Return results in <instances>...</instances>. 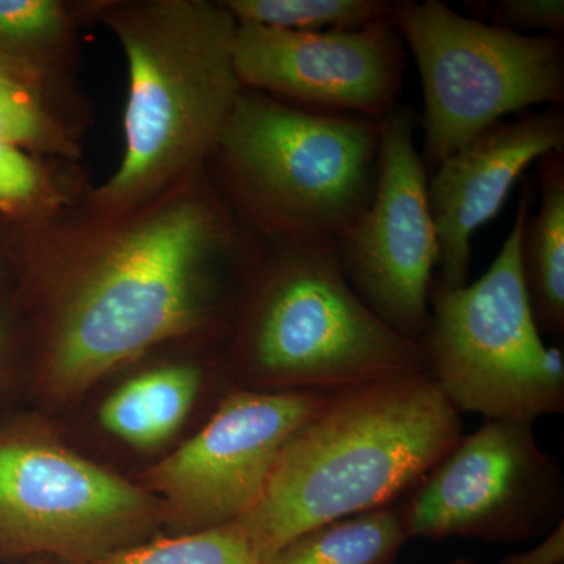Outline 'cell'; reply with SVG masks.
Segmentation results:
<instances>
[{
  "label": "cell",
  "mask_w": 564,
  "mask_h": 564,
  "mask_svg": "<svg viewBox=\"0 0 564 564\" xmlns=\"http://www.w3.org/2000/svg\"><path fill=\"white\" fill-rule=\"evenodd\" d=\"M110 229L63 285L43 384L54 397L87 391L155 345L203 325L217 265L256 239L210 184L162 196Z\"/></svg>",
  "instance_id": "1"
},
{
  "label": "cell",
  "mask_w": 564,
  "mask_h": 564,
  "mask_svg": "<svg viewBox=\"0 0 564 564\" xmlns=\"http://www.w3.org/2000/svg\"><path fill=\"white\" fill-rule=\"evenodd\" d=\"M462 436L426 375L339 393L292 434L237 522L263 564L314 527L392 507Z\"/></svg>",
  "instance_id": "2"
},
{
  "label": "cell",
  "mask_w": 564,
  "mask_h": 564,
  "mask_svg": "<svg viewBox=\"0 0 564 564\" xmlns=\"http://www.w3.org/2000/svg\"><path fill=\"white\" fill-rule=\"evenodd\" d=\"M129 66L124 154L96 193L128 215L191 180L217 147L242 91L234 65L237 22L221 2L161 0L107 17Z\"/></svg>",
  "instance_id": "3"
},
{
  "label": "cell",
  "mask_w": 564,
  "mask_h": 564,
  "mask_svg": "<svg viewBox=\"0 0 564 564\" xmlns=\"http://www.w3.org/2000/svg\"><path fill=\"white\" fill-rule=\"evenodd\" d=\"M237 361L250 391L339 393L426 375L421 345L352 292L334 242L263 239L251 259Z\"/></svg>",
  "instance_id": "4"
},
{
  "label": "cell",
  "mask_w": 564,
  "mask_h": 564,
  "mask_svg": "<svg viewBox=\"0 0 564 564\" xmlns=\"http://www.w3.org/2000/svg\"><path fill=\"white\" fill-rule=\"evenodd\" d=\"M381 121L296 109L242 88L210 158L263 239L336 242L373 198Z\"/></svg>",
  "instance_id": "5"
},
{
  "label": "cell",
  "mask_w": 564,
  "mask_h": 564,
  "mask_svg": "<svg viewBox=\"0 0 564 564\" xmlns=\"http://www.w3.org/2000/svg\"><path fill=\"white\" fill-rule=\"evenodd\" d=\"M532 195L524 187L513 228L480 280L447 288L434 274L421 347L430 380L456 413L529 422L564 413V352L544 343L522 278Z\"/></svg>",
  "instance_id": "6"
},
{
  "label": "cell",
  "mask_w": 564,
  "mask_h": 564,
  "mask_svg": "<svg viewBox=\"0 0 564 564\" xmlns=\"http://www.w3.org/2000/svg\"><path fill=\"white\" fill-rule=\"evenodd\" d=\"M391 20L421 76L426 173L510 115L564 106V36L527 35L440 0H395Z\"/></svg>",
  "instance_id": "7"
},
{
  "label": "cell",
  "mask_w": 564,
  "mask_h": 564,
  "mask_svg": "<svg viewBox=\"0 0 564 564\" xmlns=\"http://www.w3.org/2000/svg\"><path fill=\"white\" fill-rule=\"evenodd\" d=\"M161 502L82 458L41 426L0 429V558L91 564L137 544Z\"/></svg>",
  "instance_id": "8"
},
{
  "label": "cell",
  "mask_w": 564,
  "mask_h": 564,
  "mask_svg": "<svg viewBox=\"0 0 564 564\" xmlns=\"http://www.w3.org/2000/svg\"><path fill=\"white\" fill-rule=\"evenodd\" d=\"M534 422L485 421L399 505L408 538L518 543L564 521V477Z\"/></svg>",
  "instance_id": "9"
},
{
  "label": "cell",
  "mask_w": 564,
  "mask_h": 564,
  "mask_svg": "<svg viewBox=\"0 0 564 564\" xmlns=\"http://www.w3.org/2000/svg\"><path fill=\"white\" fill-rule=\"evenodd\" d=\"M419 122L400 102L381 120L372 202L334 247L359 300L393 332L421 345L440 242L430 212V174L414 143Z\"/></svg>",
  "instance_id": "10"
},
{
  "label": "cell",
  "mask_w": 564,
  "mask_h": 564,
  "mask_svg": "<svg viewBox=\"0 0 564 564\" xmlns=\"http://www.w3.org/2000/svg\"><path fill=\"white\" fill-rule=\"evenodd\" d=\"M333 397L234 389L192 440L143 475V489L182 532L239 521L261 497L284 444Z\"/></svg>",
  "instance_id": "11"
},
{
  "label": "cell",
  "mask_w": 564,
  "mask_h": 564,
  "mask_svg": "<svg viewBox=\"0 0 564 564\" xmlns=\"http://www.w3.org/2000/svg\"><path fill=\"white\" fill-rule=\"evenodd\" d=\"M234 65L242 87L296 109L381 121L399 104L406 46L391 18L352 31L237 24Z\"/></svg>",
  "instance_id": "12"
},
{
  "label": "cell",
  "mask_w": 564,
  "mask_h": 564,
  "mask_svg": "<svg viewBox=\"0 0 564 564\" xmlns=\"http://www.w3.org/2000/svg\"><path fill=\"white\" fill-rule=\"evenodd\" d=\"M549 152L564 154L563 107L496 122L445 159L429 177V204L437 242V280L469 282L474 234L491 221L527 166Z\"/></svg>",
  "instance_id": "13"
},
{
  "label": "cell",
  "mask_w": 564,
  "mask_h": 564,
  "mask_svg": "<svg viewBox=\"0 0 564 564\" xmlns=\"http://www.w3.org/2000/svg\"><path fill=\"white\" fill-rule=\"evenodd\" d=\"M541 203L521 236V269L534 323L543 336H564V154L540 159Z\"/></svg>",
  "instance_id": "14"
},
{
  "label": "cell",
  "mask_w": 564,
  "mask_h": 564,
  "mask_svg": "<svg viewBox=\"0 0 564 564\" xmlns=\"http://www.w3.org/2000/svg\"><path fill=\"white\" fill-rule=\"evenodd\" d=\"M202 372L192 366L150 370L128 381L102 404L104 429L135 447L162 444L191 413Z\"/></svg>",
  "instance_id": "15"
},
{
  "label": "cell",
  "mask_w": 564,
  "mask_h": 564,
  "mask_svg": "<svg viewBox=\"0 0 564 564\" xmlns=\"http://www.w3.org/2000/svg\"><path fill=\"white\" fill-rule=\"evenodd\" d=\"M406 541L402 514L392 505L314 527L263 564H397Z\"/></svg>",
  "instance_id": "16"
},
{
  "label": "cell",
  "mask_w": 564,
  "mask_h": 564,
  "mask_svg": "<svg viewBox=\"0 0 564 564\" xmlns=\"http://www.w3.org/2000/svg\"><path fill=\"white\" fill-rule=\"evenodd\" d=\"M237 24L292 32L352 31L391 18L389 0H228Z\"/></svg>",
  "instance_id": "17"
},
{
  "label": "cell",
  "mask_w": 564,
  "mask_h": 564,
  "mask_svg": "<svg viewBox=\"0 0 564 564\" xmlns=\"http://www.w3.org/2000/svg\"><path fill=\"white\" fill-rule=\"evenodd\" d=\"M91 564H262L239 522L133 544Z\"/></svg>",
  "instance_id": "18"
},
{
  "label": "cell",
  "mask_w": 564,
  "mask_h": 564,
  "mask_svg": "<svg viewBox=\"0 0 564 564\" xmlns=\"http://www.w3.org/2000/svg\"><path fill=\"white\" fill-rule=\"evenodd\" d=\"M68 17L54 0H0V63L25 74L66 35Z\"/></svg>",
  "instance_id": "19"
},
{
  "label": "cell",
  "mask_w": 564,
  "mask_h": 564,
  "mask_svg": "<svg viewBox=\"0 0 564 564\" xmlns=\"http://www.w3.org/2000/svg\"><path fill=\"white\" fill-rule=\"evenodd\" d=\"M0 141L22 150H58L54 122L41 106L25 74L0 63Z\"/></svg>",
  "instance_id": "20"
},
{
  "label": "cell",
  "mask_w": 564,
  "mask_h": 564,
  "mask_svg": "<svg viewBox=\"0 0 564 564\" xmlns=\"http://www.w3.org/2000/svg\"><path fill=\"white\" fill-rule=\"evenodd\" d=\"M488 11L496 28L564 36V0H497Z\"/></svg>",
  "instance_id": "21"
},
{
  "label": "cell",
  "mask_w": 564,
  "mask_h": 564,
  "mask_svg": "<svg viewBox=\"0 0 564 564\" xmlns=\"http://www.w3.org/2000/svg\"><path fill=\"white\" fill-rule=\"evenodd\" d=\"M35 163L20 148L0 141V207L28 203L40 188Z\"/></svg>",
  "instance_id": "22"
},
{
  "label": "cell",
  "mask_w": 564,
  "mask_h": 564,
  "mask_svg": "<svg viewBox=\"0 0 564 564\" xmlns=\"http://www.w3.org/2000/svg\"><path fill=\"white\" fill-rule=\"evenodd\" d=\"M500 564H564V521L534 547L505 556Z\"/></svg>",
  "instance_id": "23"
},
{
  "label": "cell",
  "mask_w": 564,
  "mask_h": 564,
  "mask_svg": "<svg viewBox=\"0 0 564 564\" xmlns=\"http://www.w3.org/2000/svg\"><path fill=\"white\" fill-rule=\"evenodd\" d=\"M448 564H475L473 560L469 558H455L454 562Z\"/></svg>",
  "instance_id": "24"
},
{
  "label": "cell",
  "mask_w": 564,
  "mask_h": 564,
  "mask_svg": "<svg viewBox=\"0 0 564 564\" xmlns=\"http://www.w3.org/2000/svg\"><path fill=\"white\" fill-rule=\"evenodd\" d=\"M2 336H3L2 328H0V344H2Z\"/></svg>",
  "instance_id": "25"
}]
</instances>
